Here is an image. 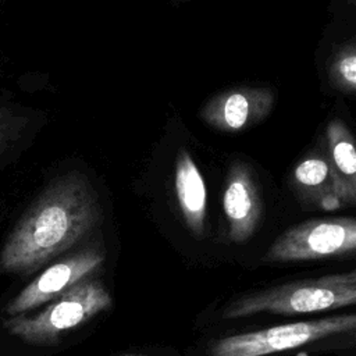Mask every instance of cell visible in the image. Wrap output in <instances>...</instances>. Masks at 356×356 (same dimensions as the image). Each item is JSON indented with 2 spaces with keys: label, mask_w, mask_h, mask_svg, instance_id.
I'll list each match as a JSON object with an SVG mask.
<instances>
[{
  "label": "cell",
  "mask_w": 356,
  "mask_h": 356,
  "mask_svg": "<svg viewBox=\"0 0 356 356\" xmlns=\"http://www.w3.org/2000/svg\"><path fill=\"white\" fill-rule=\"evenodd\" d=\"M293 181L300 193L313 199L325 210L355 204L356 195L341 184L327 156L312 154L303 159L293 170Z\"/></svg>",
  "instance_id": "obj_9"
},
{
  "label": "cell",
  "mask_w": 356,
  "mask_h": 356,
  "mask_svg": "<svg viewBox=\"0 0 356 356\" xmlns=\"http://www.w3.org/2000/svg\"><path fill=\"white\" fill-rule=\"evenodd\" d=\"M356 249V220L352 217L317 218L284 231L268 248V263L306 261L352 254Z\"/></svg>",
  "instance_id": "obj_5"
},
{
  "label": "cell",
  "mask_w": 356,
  "mask_h": 356,
  "mask_svg": "<svg viewBox=\"0 0 356 356\" xmlns=\"http://www.w3.org/2000/svg\"><path fill=\"white\" fill-rule=\"evenodd\" d=\"M328 161L341 184L356 195V149L349 128L341 120H331L325 131Z\"/></svg>",
  "instance_id": "obj_11"
},
{
  "label": "cell",
  "mask_w": 356,
  "mask_h": 356,
  "mask_svg": "<svg viewBox=\"0 0 356 356\" xmlns=\"http://www.w3.org/2000/svg\"><path fill=\"white\" fill-rule=\"evenodd\" d=\"M174 189L182 218L188 229L197 238L204 234L207 193L204 179L185 149L177 154L174 170Z\"/></svg>",
  "instance_id": "obj_10"
},
{
  "label": "cell",
  "mask_w": 356,
  "mask_h": 356,
  "mask_svg": "<svg viewBox=\"0 0 356 356\" xmlns=\"http://www.w3.org/2000/svg\"><path fill=\"white\" fill-rule=\"evenodd\" d=\"M118 356H146V355H139V353H122Z\"/></svg>",
  "instance_id": "obj_14"
},
{
  "label": "cell",
  "mask_w": 356,
  "mask_h": 356,
  "mask_svg": "<svg viewBox=\"0 0 356 356\" xmlns=\"http://www.w3.org/2000/svg\"><path fill=\"white\" fill-rule=\"evenodd\" d=\"M111 305L113 298L104 284L89 275L46 303L38 313L8 317L3 325L24 342L54 345L67 331L88 323Z\"/></svg>",
  "instance_id": "obj_3"
},
{
  "label": "cell",
  "mask_w": 356,
  "mask_h": 356,
  "mask_svg": "<svg viewBox=\"0 0 356 356\" xmlns=\"http://www.w3.org/2000/svg\"><path fill=\"white\" fill-rule=\"evenodd\" d=\"M274 106L268 88L239 86L211 97L200 110V118L222 132H239L263 121Z\"/></svg>",
  "instance_id": "obj_7"
},
{
  "label": "cell",
  "mask_w": 356,
  "mask_h": 356,
  "mask_svg": "<svg viewBox=\"0 0 356 356\" xmlns=\"http://www.w3.org/2000/svg\"><path fill=\"white\" fill-rule=\"evenodd\" d=\"M222 207L229 239L235 243L246 242L254 234L263 210L254 174L246 163L231 164L225 179Z\"/></svg>",
  "instance_id": "obj_8"
},
{
  "label": "cell",
  "mask_w": 356,
  "mask_h": 356,
  "mask_svg": "<svg viewBox=\"0 0 356 356\" xmlns=\"http://www.w3.org/2000/svg\"><path fill=\"white\" fill-rule=\"evenodd\" d=\"M96 193L81 172L54 179L26 209L0 249V271L29 274L78 243L100 220Z\"/></svg>",
  "instance_id": "obj_1"
},
{
  "label": "cell",
  "mask_w": 356,
  "mask_h": 356,
  "mask_svg": "<svg viewBox=\"0 0 356 356\" xmlns=\"http://www.w3.org/2000/svg\"><path fill=\"white\" fill-rule=\"evenodd\" d=\"M356 302V273L330 274L271 286L232 300L224 310L227 320L260 313L295 316L352 306Z\"/></svg>",
  "instance_id": "obj_2"
},
{
  "label": "cell",
  "mask_w": 356,
  "mask_h": 356,
  "mask_svg": "<svg viewBox=\"0 0 356 356\" xmlns=\"http://www.w3.org/2000/svg\"><path fill=\"white\" fill-rule=\"evenodd\" d=\"M25 115L17 110L0 106V160L22 135L26 125Z\"/></svg>",
  "instance_id": "obj_13"
},
{
  "label": "cell",
  "mask_w": 356,
  "mask_h": 356,
  "mask_svg": "<svg viewBox=\"0 0 356 356\" xmlns=\"http://www.w3.org/2000/svg\"><path fill=\"white\" fill-rule=\"evenodd\" d=\"M103 261L104 252L99 246L85 248L71 256L60 259L43 270L14 296L4 307V313L8 317H14L49 303L79 281L92 275Z\"/></svg>",
  "instance_id": "obj_6"
},
{
  "label": "cell",
  "mask_w": 356,
  "mask_h": 356,
  "mask_svg": "<svg viewBox=\"0 0 356 356\" xmlns=\"http://www.w3.org/2000/svg\"><path fill=\"white\" fill-rule=\"evenodd\" d=\"M355 325L356 316L353 313L281 324L220 338L210 345L209 356H267L296 349L328 337L353 332Z\"/></svg>",
  "instance_id": "obj_4"
},
{
  "label": "cell",
  "mask_w": 356,
  "mask_h": 356,
  "mask_svg": "<svg viewBox=\"0 0 356 356\" xmlns=\"http://www.w3.org/2000/svg\"><path fill=\"white\" fill-rule=\"evenodd\" d=\"M330 83L345 95L356 90V47L350 42L342 46L334 56L328 68Z\"/></svg>",
  "instance_id": "obj_12"
}]
</instances>
